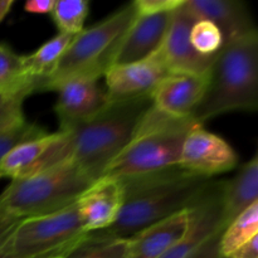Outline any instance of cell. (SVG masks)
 <instances>
[{
	"label": "cell",
	"instance_id": "cell-1",
	"mask_svg": "<svg viewBox=\"0 0 258 258\" xmlns=\"http://www.w3.org/2000/svg\"><path fill=\"white\" fill-rule=\"evenodd\" d=\"M123 204L115 223L93 239H130L148 227L189 209L211 183V178L176 166L120 179Z\"/></svg>",
	"mask_w": 258,
	"mask_h": 258
},
{
	"label": "cell",
	"instance_id": "cell-2",
	"mask_svg": "<svg viewBox=\"0 0 258 258\" xmlns=\"http://www.w3.org/2000/svg\"><path fill=\"white\" fill-rule=\"evenodd\" d=\"M151 106V96L111 102L91 120L59 128L66 160L75 163L92 180L102 178L106 169L130 143Z\"/></svg>",
	"mask_w": 258,
	"mask_h": 258
},
{
	"label": "cell",
	"instance_id": "cell-3",
	"mask_svg": "<svg viewBox=\"0 0 258 258\" xmlns=\"http://www.w3.org/2000/svg\"><path fill=\"white\" fill-rule=\"evenodd\" d=\"M258 108V33L223 45L217 53L203 98L191 113L206 121L233 111Z\"/></svg>",
	"mask_w": 258,
	"mask_h": 258
},
{
	"label": "cell",
	"instance_id": "cell-4",
	"mask_svg": "<svg viewBox=\"0 0 258 258\" xmlns=\"http://www.w3.org/2000/svg\"><path fill=\"white\" fill-rule=\"evenodd\" d=\"M198 125L191 116L174 117L154 106L144 115L133 139L103 176L131 178L176 166L186 135Z\"/></svg>",
	"mask_w": 258,
	"mask_h": 258
},
{
	"label": "cell",
	"instance_id": "cell-5",
	"mask_svg": "<svg viewBox=\"0 0 258 258\" xmlns=\"http://www.w3.org/2000/svg\"><path fill=\"white\" fill-rule=\"evenodd\" d=\"M95 183L75 163L12 179L0 194V209L19 219L35 218L73 206L83 191Z\"/></svg>",
	"mask_w": 258,
	"mask_h": 258
},
{
	"label": "cell",
	"instance_id": "cell-6",
	"mask_svg": "<svg viewBox=\"0 0 258 258\" xmlns=\"http://www.w3.org/2000/svg\"><path fill=\"white\" fill-rule=\"evenodd\" d=\"M135 18V7L130 3L75 35L58 64L45 80L43 91H52L58 82L72 76H103L110 66L118 39Z\"/></svg>",
	"mask_w": 258,
	"mask_h": 258
},
{
	"label": "cell",
	"instance_id": "cell-7",
	"mask_svg": "<svg viewBox=\"0 0 258 258\" xmlns=\"http://www.w3.org/2000/svg\"><path fill=\"white\" fill-rule=\"evenodd\" d=\"M90 238L75 203L55 213L20 221L8 242L4 258H68Z\"/></svg>",
	"mask_w": 258,
	"mask_h": 258
},
{
	"label": "cell",
	"instance_id": "cell-8",
	"mask_svg": "<svg viewBox=\"0 0 258 258\" xmlns=\"http://www.w3.org/2000/svg\"><path fill=\"white\" fill-rule=\"evenodd\" d=\"M239 158L228 141L198 123L184 140L178 166L193 174L213 179L233 170Z\"/></svg>",
	"mask_w": 258,
	"mask_h": 258
},
{
	"label": "cell",
	"instance_id": "cell-9",
	"mask_svg": "<svg viewBox=\"0 0 258 258\" xmlns=\"http://www.w3.org/2000/svg\"><path fill=\"white\" fill-rule=\"evenodd\" d=\"M98 78L90 75L72 76L52 88L57 92L55 113L59 120V128L86 122L107 107L110 102Z\"/></svg>",
	"mask_w": 258,
	"mask_h": 258
},
{
	"label": "cell",
	"instance_id": "cell-10",
	"mask_svg": "<svg viewBox=\"0 0 258 258\" xmlns=\"http://www.w3.org/2000/svg\"><path fill=\"white\" fill-rule=\"evenodd\" d=\"M185 5L174 10L170 25L166 32L159 55L170 73L185 75H208L214 57H204L199 54L190 43V30L198 20Z\"/></svg>",
	"mask_w": 258,
	"mask_h": 258
},
{
	"label": "cell",
	"instance_id": "cell-11",
	"mask_svg": "<svg viewBox=\"0 0 258 258\" xmlns=\"http://www.w3.org/2000/svg\"><path fill=\"white\" fill-rule=\"evenodd\" d=\"M224 180H213L189 208L190 227L178 244L159 258H189L207 239L223 231Z\"/></svg>",
	"mask_w": 258,
	"mask_h": 258
},
{
	"label": "cell",
	"instance_id": "cell-12",
	"mask_svg": "<svg viewBox=\"0 0 258 258\" xmlns=\"http://www.w3.org/2000/svg\"><path fill=\"white\" fill-rule=\"evenodd\" d=\"M169 73L158 52L140 62L111 66L103 73L108 102L151 96L154 88Z\"/></svg>",
	"mask_w": 258,
	"mask_h": 258
},
{
	"label": "cell",
	"instance_id": "cell-13",
	"mask_svg": "<svg viewBox=\"0 0 258 258\" xmlns=\"http://www.w3.org/2000/svg\"><path fill=\"white\" fill-rule=\"evenodd\" d=\"M173 13L136 15L118 39L108 67L140 62L155 54L163 44Z\"/></svg>",
	"mask_w": 258,
	"mask_h": 258
},
{
	"label": "cell",
	"instance_id": "cell-14",
	"mask_svg": "<svg viewBox=\"0 0 258 258\" xmlns=\"http://www.w3.org/2000/svg\"><path fill=\"white\" fill-rule=\"evenodd\" d=\"M123 204V186L120 179L102 176L91 184L76 202L78 217L88 233L110 228Z\"/></svg>",
	"mask_w": 258,
	"mask_h": 258
},
{
	"label": "cell",
	"instance_id": "cell-15",
	"mask_svg": "<svg viewBox=\"0 0 258 258\" xmlns=\"http://www.w3.org/2000/svg\"><path fill=\"white\" fill-rule=\"evenodd\" d=\"M208 75L169 73L151 92L153 106L174 117H189L203 98Z\"/></svg>",
	"mask_w": 258,
	"mask_h": 258
},
{
	"label": "cell",
	"instance_id": "cell-16",
	"mask_svg": "<svg viewBox=\"0 0 258 258\" xmlns=\"http://www.w3.org/2000/svg\"><path fill=\"white\" fill-rule=\"evenodd\" d=\"M199 19L213 23L223 37V45L257 32L249 9L239 0H185Z\"/></svg>",
	"mask_w": 258,
	"mask_h": 258
},
{
	"label": "cell",
	"instance_id": "cell-17",
	"mask_svg": "<svg viewBox=\"0 0 258 258\" xmlns=\"http://www.w3.org/2000/svg\"><path fill=\"white\" fill-rule=\"evenodd\" d=\"M190 227L189 209L168 217L127 239L126 258H159L178 244Z\"/></svg>",
	"mask_w": 258,
	"mask_h": 258
},
{
	"label": "cell",
	"instance_id": "cell-18",
	"mask_svg": "<svg viewBox=\"0 0 258 258\" xmlns=\"http://www.w3.org/2000/svg\"><path fill=\"white\" fill-rule=\"evenodd\" d=\"M258 203V156L254 154L229 180H224L223 229L246 209Z\"/></svg>",
	"mask_w": 258,
	"mask_h": 258
},
{
	"label": "cell",
	"instance_id": "cell-19",
	"mask_svg": "<svg viewBox=\"0 0 258 258\" xmlns=\"http://www.w3.org/2000/svg\"><path fill=\"white\" fill-rule=\"evenodd\" d=\"M55 138L57 131L47 133L40 138L25 141L12 149L0 161V174L3 178L18 179L34 174Z\"/></svg>",
	"mask_w": 258,
	"mask_h": 258
},
{
	"label": "cell",
	"instance_id": "cell-20",
	"mask_svg": "<svg viewBox=\"0 0 258 258\" xmlns=\"http://www.w3.org/2000/svg\"><path fill=\"white\" fill-rule=\"evenodd\" d=\"M40 90V82L28 75L23 55L17 54L8 44L0 43V92L30 93Z\"/></svg>",
	"mask_w": 258,
	"mask_h": 258
},
{
	"label": "cell",
	"instance_id": "cell-21",
	"mask_svg": "<svg viewBox=\"0 0 258 258\" xmlns=\"http://www.w3.org/2000/svg\"><path fill=\"white\" fill-rule=\"evenodd\" d=\"M72 39L73 35L59 33L55 37L47 40L43 45H40L32 54L23 55L28 75L39 81L42 91L45 80L49 77L55 66L58 64Z\"/></svg>",
	"mask_w": 258,
	"mask_h": 258
},
{
	"label": "cell",
	"instance_id": "cell-22",
	"mask_svg": "<svg viewBox=\"0 0 258 258\" xmlns=\"http://www.w3.org/2000/svg\"><path fill=\"white\" fill-rule=\"evenodd\" d=\"M258 236V203L234 218L219 237V252L222 258H227L236 249Z\"/></svg>",
	"mask_w": 258,
	"mask_h": 258
},
{
	"label": "cell",
	"instance_id": "cell-23",
	"mask_svg": "<svg viewBox=\"0 0 258 258\" xmlns=\"http://www.w3.org/2000/svg\"><path fill=\"white\" fill-rule=\"evenodd\" d=\"M88 13L90 3L86 0H58L50 15L59 33L75 37L83 30Z\"/></svg>",
	"mask_w": 258,
	"mask_h": 258
},
{
	"label": "cell",
	"instance_id": "cell-24",
	"mask_svg": "<svg viewBox=\"0 0 258 258\" xmlns=\"http://www.w3.org/2000/svg\"><path fill=\"white\" fill-rule=\"evenodd\" d=\"M190 43L199 54L214 57L223 48V37L213 23L198 19L190 30Z\"/></svg>",
	"mask_w": 258,
	"mask_h": 258
},
{
	"label": "cell",
	"instance_id": "cell-25",
	"mask_svg": "<svg viewBox=\"0 0 258 258\" xmlns=\"http://www.w3.org/2000/svg\"><path fill=\"white\" fill-rule=\"evenodd\" d=\"M127 239H93L68 258H126Z\"/></svg>",
	"mask_w": 258,
	"mask_h": 258
},
{
	"label": "cell",
	"instance_id": "cell-26",
	"mask_svg": "<svg viewBox=\"0 0 258 258\" xmlns=\"http://www.w3.org/2000/svg\"><path fill=\"white\" fill-rule=\"evenodd\" d=\"M28 96L23 93L0 92V133L12 130L25 122L23 102Z\"/></svg>",
	"mask_w": 258,
	"mask_h": 258
},
{
	"label": "cell",
	"instance_id": "cell-27",
	"mask_svg": "<svg viewBox=\"0 0 258 258\" xmlns=\"http://www.w3.org/2000/svg\"><path fill=\"white\" fill-rule=\"evenodd\" d=\"M45 134L47 131L42 126L34 122H28V121H25L23 125L18 126V127L0 133V161L17 145L25 143V141L34 140Z\"/></svg>",
	"mask_w": 258,
	"mask_h": 258
},
{
	"label": "cell",
	"instance_id": "cell-28",
	"mask_svg": "<svg viewBox=\"0 0 258 258\" xmlns=\"http://www.w3.org/2000/svg\"><path fill=\"white\" fill-rule=\"evenodd\" d=\"M185 0H136L133 2L136 15H155L160 13L174 12L184 4Z\"/></svg>",
	"mask_w": 258,
	"mask_h": 258
},
{
	"label": "cell",
	"instance_id": "cell-29",
	"mask_svg": "<svg viewBox=\"0 0 258 258\" xmlns=\"http://www.w3.org/2000/svg\"><path fill=\"white\" fill-rule=\"evenodd\" d=\"M20 221H23V219L17 218V217L0 209V258H4L8 242H9L13 232L15 231Z\"/></svg>",
	"mask_w": 258,
	"mask_h": 258
},
{
	"label": "cell",
	"instance_id": "cell-30",
	"mask_svg": "<svg viewBox=\"0 0 258 258\" xmlns=\"http://www.w3.org/2000/svg\"><path fill=\"white\" fill-rule=\"evenodd\" d=\"M222 232H218L211 238L207 239L189 258H222L219 252V237Z\"/></svg>",
	"mask_w": 258,
	"mask_h": 258
},
{
	"label": "cell",
	"instance_id": "cell-31",
	"mask_svg": "<svg viewBox=\"0 0 258 258\" xmlns=\"http://www.w3.org/2000/svg\"><path fill=\"white\" fill-rule=\"evenodd\" d=\"M54 3V0H30L24 4V10L30 14H50Z\"/></svg>",
	"mask_w": 258,
	"mask_h": 258
},
{
	"label": "cell",
	"instance_id": "cell-32",
	"mask_svg": "<svg viewBox=\"0 0 258 258\" xmlns=\"http://www.w3.org/2000/svg\"><path fill=\"white\" fill-rule=\"evenodd\" d=\"M227 258H258V236L239 247Z\"/></svg>",
	"mask_w": 258,
	"mask_h": 258
},
{
	"label": "cell",
	"instance_id": "cell-33",
	"mask_svg": "<svg viewBox=\"0 0 258 258\" xmlns=\"http://www.w3.org/2000/svg\"><path fill=\"white\" fill-rule=\"evenodd\" d=\"M13 5H14L13 0H0V23L7 17Z\"/></svg>",
	"mask_w": 258,
	"mask_h": 258
},
{
	"label": "cell",
	"instance_id": "cell-34",
	"mask_svg": "<svg viewBox=\"0 0 258 258\" xmlns=\"http://www.w3.org/2000/svg\"><path fill=\"white\" fill-rule=\"evenodd\" d=\"M3 178V175H0V179H2Z\"/></svg>",
	"mask_w": 258,
	"mask_h": 258
},
{
	"label": "cell",
	"instance_id": "cell-35",
	"mask_svg": "<svg viewBox=\"0 0 258 258\" xmlns=\"http://www.w3.org/2000/svg\"><path fill=\"white\" fill-rule=\"evenodd\" d=\"M0 175H2V174H0Z\"/></svg>",
	"mask_w": 258,
	"mask_h": 258
}]
</instances>
